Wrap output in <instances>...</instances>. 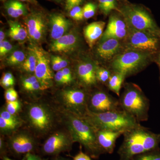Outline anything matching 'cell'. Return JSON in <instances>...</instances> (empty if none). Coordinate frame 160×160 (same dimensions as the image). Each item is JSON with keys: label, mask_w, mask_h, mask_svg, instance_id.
<instances>
[{"label": "cell", "mask_w": 160, "mask_h": 160, "mask_svg": "<svg viewBox=\"0 0 160 160\" xmlns=\"http://www.w3.org/2000/svg\"><path fill=\"white\" fill-rule=\"evenodd\" d=\"M118 151L120 160H132L138 155L156 151L160 143V133H154L139 126L126 130Z\"/></svg>", "instance_id": "6da1fadb"}, {"label": "cell", "mask_w": 160, "mask_h": 160, "mask_svg": "<svg viewBox=\"0 0 160 160\" xmlns=\"http://www.w3.org/2000/svg\"><path fill=\"white\" fill-rule=\"evenodd\" d=\"M82 117L96 130L126 131L141 125L131 115L122 109L101 113H95L88 110Z\"/></svg>", "instance_id": "7a4b0ae2"}, {"label": "cell", "mask_w": 160, "mask_h": 160, "mask_svg": "<svg viewBox=\"0 0 160 160\" xmlns=\"http://www.w3.org/2000/svg\"><path fill=\"white\" fill-rule=\"evenodd\" d=\"M68 126L73 142L84 146L91 157L97 158L105 152L98 142L96 129L86 119L77 114L71 115Z\"/></svg>", "instance_id": "3957f363"}, {"label": "cell", "mask_w": 160, "mask_h": 160, "mask_svg": "<svg viewBox=\"0 0 160 160\" xmlns=\"http://www.w3.org/2000/svg\"><path fill=\"white\" fill-rule=\"evenodd\" d=\"M121 109L131 115L139 122L149 118V101L142 89L133 83H126L120 96Z\"/></svg>", "instance_id": "277c9868"}, {"label": "cell", "mask_w": 160, "mask_h": 160, "mask_svg": "<svg viewBox=\"0 0 160 160\" xmlns=\"http://www.w3.org/2000/svg\"><path fill=\"white\" fill-rule=\"evenodd\" d=\"M153 54L129 49L122 54H118L113 58L110 63V70L122 73L126 77L136 74L146 67Z\"/></svg>", "instance_id": "5b68a950"}, {"label": "cell", "mask_w": 160, "mask_h": 160, "mask_svg": "<svg viewBox=\"0 0 160 160\" xmlns=\"http://www.w3.org/2000/svg\"><path fill=\"white\" fill-rule=\"evenodd\" d=\"M120 12L128 27L159 38L160 28L149 12L142 7L126 5L123 6Z\"/></svg>", "instance_id": "8992f818"}, {"label": "cell", "mask_w": 160, "mask_h": 160, "mask_svg": "<svg viewBox=\"0 0 160 160\" xmlns=\"http://www.w3.org/2000/svg\"><path fill=\"white\" fill-rule=\"evenodd\" d=\"M126 45L129 49L156 54L160 51V38L156 36L128 27Z\"/></svg>", "instance_id": "52a82bcc"}, {"label": "cell", "mask_w": 160, "mask_h": 160, "mask_svg": "<svg viewBox=\"0 0 160 160\" xmlns=\"http://www.w3.org/2000/svg\"><path fill=\"white\" fill-rule=\"evenodd\" d=\"M88 109L95 113L121 110L119 100L103 90L95 92L89 95Z\"/></svg>", "instance_id": "ba28073f"}, {"label": "cell", "mask_w": 160, "mask_h": 160, "mask_svg": "<svg viewBox=\"0 0 160 160\" xmlns=\"http://www.w3.org/2000/svg\"><path fill=\"white\" fill-rule=\"evenodd\" d=\"M61 98L66 106L72 109L75 114L83 117L88 111V102L89 95L79 89L63 90L61 94Z\"/></svg>", "instance_id": "9c48e42d"}, {"label": "cell", "mask_w": 160, "mask_h": 160, "mask_svg": "<svg viewBox=\"0 0 160 160\" xmlns=\"http://www.w3.org/2000/svg\"><path fill=\"white\" fill-rule=\"evenodd\" d=\"M28 118L32 126L40 132H45L51 129L53 117L47 107L40 104H34L29 107Z\"/></svg>", "instance_id": "30bf717a"}, {"label": "cell", "mask_w": 160, "mask_h": 160, "mask_svg": "<svg viewBox=\"0 0 160 160\" xmlns=\"http://www.w3.org/2000/svg\"><path fill=\"white\" fill-rule=\"evenodd\" d=\"M31 48L34 52L37 59L35 75L40 82L49 87L53 78L49 56L46 51L38 46H33Z\"/></svg>", "instance_id": "8fae6325"}, {"label": "cell", "mask_w": 160, "mask_h": 160, "mask_svg": "<svg viewBox=\"0 0 160 160\" xmlns=\"http://www.w3.org/2000/svg\"><path fill=\"white\" fill-rule=\"evenodd\" d=\"M73 142L71 136L69 137L64 132H56L44 143L43 152L46 154L56 155L62 152L69 151Z\"/></svg>", "instance_id": "7c38bea8"}, {"label": "cell", "mask_w": 160, "mask_h": 160, "mask_svg": "<svg viewBox=\"0 0 160 160\" xmlns=\"http://www.w3.org/2000/svg\"><path fill=\"white\" fill-rule=\"evenodd\" d=\"M27 28L28 36L34 42H39L46 33V23L44 16L41 12H32L25 20Z\"/></svg>", "instance_id": "4fadbf2b"}, {"label": "cell", "mask_w": 160, "mask_h": 160, "mask_svg": "<svg viewBox=\"0 0 160 160\" xmlns=\"http://www.w3.org/2000/svg\"><path fill=\"white\" fill-rule=\"evenodd\" d=\"M79 43L80 38L77 32L72 31L53 41L50 45V50L55 52H69L76 49Z\"/></svg>", "instance_id": "5bb4252c"}, {"label": "cell", "mask_w": 160, "mask_h": 160, "mask_svg": "<svg viewBox=\"0 0 160 160\" xmlns=\"http://www.w3.org/2000/svg\"><path fill=\"white\" fill-rule=\"evenodd\" d=\"M97 67L90 61L82 62L78 65L77 73L78 78L84 86L89 87L96 85L98 82L96 75Z\"/></svg>", "instance_id": "9a60e30c"}, {"label": "cell", "mask_w": 160, "mask_h": 160, "mask_svg": "<svg viewBox=\"0 0 160 160\" xmlns=\"http://www.w3.org/2000/svg\"><path fill=\"white\" fill-rule=\"evenodd\" d=\"M35 146L33 139L25 133L16 135L9 141L10 149L17 154L30 153L34 150Z\"/></svg>", "instance_id": "2e32d148"}, {"label": "cell", "mask_w": 160, "mask_h": 160, "mask_svg": "<svg viewBox=\"0 0 160 160\" xmlns=\"http://www.w3.org/2000/svg\"><path fill=\"white\" fill-rule=\"evenodd\" d=\"M125 131L109 130H97L98 142L105 152L111 154L113 152L116 142Z\"/></svg>", "instance_id": "e0dca14e"}, {"label": "cell", "mask_w": 160, "mask_h": 160, "mask_svg": "<svg viewBox=\"0 0 160 160\" xmlns=\"http://www.w3.org/2000/svg\"><path fill=\"white\" fill-rule=\"evenodd\" d=\"M50 36L53 41L67 33L71 22L62 15L54 13L50 17Z\"/></svg>", "instance_id": "ac0fdd59"}, {"label": "cell", "mask_w": 160, "mask_h": 160, "mask_svg": "<svg viewBox=\"0 0 160 160\" xmlns=\"http://www.w3.org/2000/svg\"><path fill=\"white\" fill-rule=\"evenodd\" d=\"M119 40L109 38L100 42L96 49L97 54L99 58L105 61H108L116 56L122 47Z\"/></svg>", "instance_id": "d6986e66"}, {"label": "cell", "mask_w": 160, "mask_h": 160, "mask_svg": "<svg viewBox=\"0 0 160 160\" xmlns=\"http://www.w3.org/2000/svg\"><path fill=\"white\" fill-rule=\"evenodd\" d=\"M106 23L102 21L93 22L85 27L84 36L90 48H92L99 38L102 37Z\"/></svg>", "instance_id": "ffe728a7"}, {"label": "cell", "mask_w": 160, "mask_h": 160, "mask_svg": "<svg viewBox=\"0 0 160 160\" xmlns=\"http://www.w3.org/2000/svg\"><path fill=\"white\" fill-rule=\"evenodd\" d=\"M9 30L8 35L12 39L15 41H23L28 36L27 30L24 28L22 25L18 22L8 21Z\"/></svg>", "instance_id": "44dd1931"}, {"label": "cell", "mask_w": 160, "mask_h": 160, "mask_svg": "<svg viewBox=\"0 0 160 160\" xmlns=\"http://www.w3.org/2000/svg\"><path fill=\"white\" fill-rule=\"evenodd\" d=\"M126 77L119 72H112L109 81L107 83L109 90L113 92L118 96H120V91Z\"/></svg>", "instance_id": "7402d4cb"}, {"label": "cell", "mask_w": 160, "mask_h": 160, "mask_svg": "<svg viewBox=\"0 0 160 160\" xmlns=\"http://www.w3.org/2000/svg\"><path fill=\"white\" fill-rule=\"evenodd\" d=\"M29 54L22 65V67L27 72H34L36 67L37 59L34 52L29 48Z\"/></svg>", "instance_id": "603a6c76"}, {"label": "cell", "mask_w": 160, "mask_h": 160, "mask_svg": "<svg viewBox=\"0 0 160 160\" xmlns=\"http://www.w3.org/2000/svg\"><path fill=\"white\" fill-rule=\"evenodd\" d=\"M127 28V24L125 20L122 19L117 16L111 15L109 18L106 31L120 30Z\"/></svg>", "instance_id": "cb8c5ba5"}, {"label": "cell", "mask_w": 160, "mask_h": 160, "mask_svg": "<svg viewBox=\"0 0 160 160\" xmlns=\"http://www.w3.org/2000/svg\"><path fill=\"white\" fill-rule=\"evenodd\" d=\"M128 28V27H127ZM128 34V28L127 29H120V30L106 31L103 32L100 41L103 42L109 38L116 39H122L126 38Z\"/></svg>", "instance_id": "d4e9b609"}, {"label": "cell", "mask_w": 160, "mask_h": 160, "mask_svg": "<svg viewBox=\"0 0 160 160\" xmlns=\"http://www.w3.org/2000/svg\"><path fill=\"white\" fill-rule=\"evenodd\" d=\"M26 55L23 51L17 50L7 58L6 62L10 66H15L22 63L26 59Z\"/></svg>", "instance_id": "484cf974"}, {"label": "cell", "mask_w": 160, "mask_h": 160, "mask_svg": "<svg viewBox=\"0 0 160 160\" xmlns=\"http://www.w3.org/2000/svg\"><path fill=\"white\" fill-rule=\"evenodd\" d=\"M21 2L16 0H9L5 4V8L9 16L13 18L19 17L18 10Z\"/></svg>", "instance_id": "4316f807"}, {"label": "cell", "mask_w": 160, "mask_h": 160, "mask_svg": "<svg viewBox=\"0 0 160 160\" xmlns=\"http://www.w3.org/2000/svg\"><path fill=\"white\" fill-rule=\"evenodd\" d=\"M111 71L109 69H106L102 67L97 66L96 70V75L98 82H100L106 83L109 81V78L111 76Z\"/></svg>", "instance_id": "83f0119b"}, {"label": "cell", "mask_w": 160, "mask_h": 160, "mask_svg": "<svg viewBox=\"0 0 160 160\" xmlns=\"http://www.w3.org/2000/svg\"><path fill=\"white\" fill-rule=\"evenodd\" d=\"M51 60L52 67L54 71H60L68 66V62L58 56H52Z\"/></svg>", "instance_id": "f1b7e54d"}, {"label": "cell", "mask_w": 160, "mask_h": 160, "mask_svg": "<svg viewBox=\"0 0 160 160\" xmlns=\"http://www.w3.org/2000/svg\"><path fill=\"white\" fill-rule=\"evenodd\" d=\"M132 160H160V152L153 151L138 155Z\"/></svg>", "instance_id": "f546056e"}, {"label": "cell", "mask_w": 160, "mask_h": 160, "mask_svg": "<svg viewBox=\"0 0 160 160\" xmlns=\"http://www.w3.org/2000/svg\"><path fill=\"white\" fill-rule=\"evenodd\" d=\"M82 9L84 18L89 19L95 14L96 6L93 3L89 2L86 4Z\"/></svg>", "instance_id": "4dcf8cb0"}, {"label": "cell", "mask_w": 160, "mask_h": 160, "mask_svg": "<svg viewBox=\"0 0 160 160\" xmlns=\"http://www.w3.org/2000/svg\"><path fill=\"white\" fill-rule=\"evenodd\" d=\"M14 83V78L12 74L10 72L4 73L1 78V85L5 88H8L13 86Z\"/></svg>", "instance_id": "1f68e13d"}, {"label": "cell", "mask_w": 160, "mask_h": 160, "mask_svg": "<svg viewBox=\"0 0 160 160\" xmlns=\"http://www.w3.org/2000/svg\"><path fill=\"white\" fill-rule=\"evenodd\" d=\"M69 16L75 20L80 21L84 18L82 8L79 6H76L69 11Z\"/></svg>", "instance_id": "d6a6232c"}, {"label": "cell", "mask_w": 160, "mask_h": 160, "mask_svg": "<svg viewBox=\"0 0 160 160\" xmlns=\"http://www.w3.org/2000/svg\"><path fill=\"white\" fill-rule=\"evenodd\" d=\"M13 46L8 41L4 40L0 42V56L3 57L12 50Z\"/></svg>", "instance_id": "836d02e7"}, {"label": "cell", "mask_w": 160, "mask_h": 160, "mask_svg": "<svg viewBox=\"0 0 160 160\" xmlns=\"http://www.w3.org/2000/svg\"><path fill=\"white\" fill-rule=\"evenodd\" d=\"M18 124L12 122L4 119L3 118L0 117V128L4 131H8L14 129Z\"/></svg>", "instance_id": "e575fe53"}, {"label": "cell", "mask_w": 160, "mask_h": 160, "mask_svg": "<svg viewBox=\"0 0 160 160\" xmlns=\"http://www.w3.org/2000/svg\"><path fill=\"white\" fill-rule=\"evenodd\" d=\"M6 110L12 115L17 112L21 108V104L18 101L7 102Z\"/></svg>", "instance_id": "d590c367"}, {"label": "cell", "mask_w": 160, "mask_h": 160, "mask_svg": "<svg viewBox=\"0 0 160 160\" xmlns=\"http://www.w3.org/2000/svg\"><path fill=\"white\" fill-rule=\"evenodd\" d=\"M5 98L7 102L17 101L18 98L17 92L13 88H9L5 92Z\"/></svg>", "instance_id": "8d00e7d4"}, {"label": "cell", "mask_w": 160, "mask_h": 160, "mask_svg": "<svg viewBox=\"0 0 160 160\" xmlns=\"http://www.w3.org/2000/svg\"><path fill=\"white\" fill-rule=\"evenodd\" d=\"M48 86L42 84L39 81H38L29 86L26 89L28 91H36V90H42L48 89Z\"/></svg>", "instance_id": "74e56055"}, {"label": "cell", "mask_w": 160, "mask_h": 160, "mask_svg": "<svg viewBox=\"0 0 160 160\" xmlns=\"http://www.w3.org/2000/svg\"><path fill=\"white\" fill-rule=\"evenodd\" d=\"M0 117H2L4 119L9 121V122L19 124L17 119L13 115L9 113L7 110L1 112Z\"/></svg>", "instance_id": "f35d334b"}, {"label": "cell", "mask_w": 160, "mask_h": 160, "mask_svg": "<svg viewBox=\"0 0 160 160\" xmlns=\"http://www.w3.org/2000/svg\"><path fill=\"white\" fill-rule=\"evenodd\" d=\"M99 7L104 14L107 15L110 12L109 4L107 0H98Z\"/></svg>", "instance_id": "ab89813d"}, {"label": "cell", "mask_w": 160, "mask_h": 160, "mask_svg": "<svg viewBox=\"0 0 160 160\" xmlns=\"http://www.w3.org/2000/svg\"><path fill=\"white\" fill-rule=\"evenodd\" d=\"M84 0H65L66 9L70 11L72 8L76 6H79Z\"/></svg>", "instance_id": "60d3db41"}, {"label": "cell", "mask_w": 160, "mask_h": 160, "mask_svg": "<svg viewBox=\"0 0 160 160\" xmlns=\"http://www.w3.org/2000/svg\"><path fill=\"white\" fill-rule=\"evenodd\" d=\"M38 80L36 76H31L29 77L24 79L22 81V86L24 89H26L27 87L33 84L35 82H37Z\"/></svg>", "instance_id": "b9f144b4"}, {"label": "cell", "mask_w": 160, "mask_h": 160, "mask_svg": "<svg viewBox=\"0 0 160 160\" xmlns=\"http://www.w3.org/2000/svg\"><path fill=\"white\" fill-rule=\"evenodd\" d=\"M55 80L57 82L60 84H68L66 81V78L63 75L62 70L58 71L55 75Z\"/></svg>", "instance_id": "7bdbcfd3"}, {"label": "cell", "mask_w": 160, "mask_h": 160, "mask_svg": "<svg viewBox=\"0 0 160 160\" xmlns=\"http://www.w3.org/2000/svg\"><path fill=\"white\" fill-rule=\"evenodd\" d=\"M62 72L64 77L65 78L68 83L71 82L72 81V76L71 70L68 68H65L62 69Z\"/></svg>", "instance_id": "ee69618b"}, {"label": "cell", "mask_w": 160, "mask_h": 160, "mask_svg": "<svg viewBox=\"0 0 160 160\" xmlns=\"http://www.w3.org/2000/svg\"><path fill=\"white\" fill-rule=\"evenodd\" d=\"M73 160H91V159L88 155L85 154L82 151H80L73 158Z\"/></svg>", "instance_id": "f6af8a7d"}, {"label": "cell", "mask_w": 160, "mask_h": 160, "mask_svg": "<svg viewBox=\"0 0 160 160\" xmlns=\"http://www.w3.org/2000/svg\"><path fill=\"white\" fill-rule=\"evenodd\" d=\"M108 4H109V9L110 11L113 9H116L118 10L117 7L116 6V2L115 0H107Z\"/></svg>", "instance_id": "bcb514c9"}, {"label": "cell", "mask_w": 160, "mask_h": 160, "mask_svg": "<svg viewBox=\"0 0 160 160\" xmlns=\"http://www.w3.org/2000/svg\"><path fill=\"white\" fill-rule=\"evenodd\" d=\"M26 160H40L41 159L38 156L32 154L31 153H28L26 155Z\"/></svg>", "instance_id": "7dc6e473"}, {"label": "cell", "mask_w": 160, "mask_h": 160, "mask_svg": "<svg viewBox=\"0 0 160 160\" xmlns=\"http://www.w3.org/2000/svg\"><path fill=\"white\" fill-rule=\"evenodd\" d=\"M158 55L156 58V62L157 63L159 68L160 71V51L157 52Z\"/></svg>", "instance_id": "c3c4849f"}, {"label": "cell", "mask_w": 160, "mask_h": 160, "mask_svg": "<svg viewBox=\"0 0 160 160\" xmlns=\"http://www.w3.org/2000/svg\"><path fill=\"white\" fill-rule=\"evenodd\" d=\"M5 38V34L2 30L1 29L0 31V42L4 41Z\"/></svg>", "instance_id": "681fc988"}, {"label": "cell", "mask_w": 160, "mask_h": 160, "mask_svg": "<svg viewBox=\"0 0 160 160\" xmlns=\"http://www.w3.org/2000/svg\"><path fill=\"white\" fill-rule=\"evenodd\" d=\"M52 160H70L66 158H64L63 157H57L53 159Z\"/></svg>", "instance_id": "f907efd6"}, {"label": "cell", "mask_w": 160, "mask_h": 160, "mask_svg": "<svg viewBox=\"0 0 160 160\" xmlns=\"http://www.w3.org/2000/svg\"><path fill=\"white\" fill-rule=\"evenodd\" d=\"M20 1H23V2H28L31 3H35V0H20Z\"/></svg>", "instance_id": "816d5d0a"}, {"label": "cell", "mask_w": 160, "mask_h": 160, "mask_svg": "<svg viewBox=\"0 0 160 160\" xmlns=\"http://www.w3.org/2000/svg\"><path fill=\"white\" fill-rule=\"evenodd\" d=\"M3 160H12L11 159L7 157H4V159H3Z\"/></svg>", "instance_id": "f5cc1de1"}, {"label": "cell", "mask_w": 160, "mask_h": 160, "mask_svg": "<svg viewBox=\"0 0 160 160\" xmlns=\"http://www.w3.org/2000/svg\"><path fill=\"white\" fill-rule=\"evenodd\" d=\"M53 1H56V2H59L60 1H62V0H53Z\"/></svg>", "instance_id": "db71d44e"}, {"label": "cell", "mask_w": 160, "mask_h": 160, "mask_svg": "<svg viewBox=\"0 0 160 160\" xmlns=\"http://www.w3.org/2000/svg\"><path fill=\"white\" fill-rule=\"evenodd\" d=\"M22 160H26V157H25Z\"/></svg>", "instance_id": "11a10c76"}, {"label": "cell", "mask_w": 160, "mask_h": 160, "mask_svg": "<svg viewBox=\"0 0 160 160\" xmlns=\"http://www.w3.org/2000/svg\"><path fill=\"white\" fill-rule=\"evenodd\" d=\"M40 160H45V159H43V160L41 159Z\"/></svg>", "instance_id": "9f6ffc18"}, {"label": "cell", "mask_w": 160, "mask_h": 160, "mask_svg": "<svg viewBox=\"0 0 160 160\" xmlns=\"http://www.w3.org/2000/svg\"><path fill=\"white\" fill-rule=\"evenodd\" d=\"M159 38H160V35H159Z\"/></svg>", "instance_id": "6f0895ef"}]
</instances>
